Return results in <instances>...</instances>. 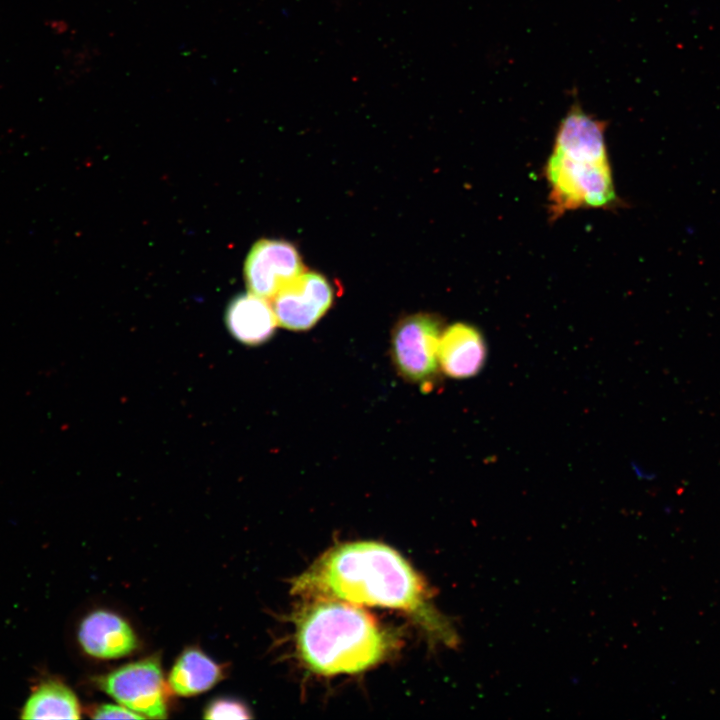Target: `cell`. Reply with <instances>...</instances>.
Here are the masks:
<instances>
[{
  "label": "cell",
  "instance_id": "52a82bcc",
  "mask_svg": "<svg viewBox=\"0 0 720 720\" xmlns=\"http://www.w3.org/2000/svg\"><path fill=\"white\" fill-rule=\"evenodd\" d=\"M327 279L315 272H303L286 284L273 298L278 325L295 331L312 328L333 302Z\"/></svg>",
  "mask_w": 720,
  "mask_h": 720
},
{
  "label": "cell",
  "instance_id": "8fae6325",
  "mask_svg": "<svg viewBox=\"0 0 720 720\" xmlns=\"http://www.w3.org/2000/svg\"><path fill=\"white\" fill-rule=\"evenodd\" d=\"M222 669L197 648H188L173 665L168 685L180 696L202 693L213 687L222 678Z\"/></svg>",
  "mask_w": 720,
  "mask_h": 720
},
{
  "label": "cell",
  "instance_id": "6da1fadb",
  "mask_svg": "<svg viewBox=\"0 0 720 720\" xmlns=\"http://www.w3.org/2000/svg\"><path fill=\"white\" fill-rule=\"evenodd\" d=\"M292 591L315 600L401 610L438 642L450 648L460 643L451 621L431 604L420 576L397 551L381 543L353 542L330 549L295 579Z\"/></svg>",
  "mask_w": 720,
  "mask_h": 720
},
{
  "label": "cell",
  "instance_id": "8992f818",
  "mask_svg": "<svg viewBox=\"0 0 720 720\" xmlns=\"http://www.w3.org/2000/svg\"><path fill=\"white\" fill-rule=\"evenodd\" d=\"M303 270L300 254L293 244L283 240L262 239L248 253L244 278L251 293L272 299Z\"/></svg>",
  "mask_w": 720,
  "mask_h": 720
},
{
  "label": "cell",
  "instance_id": "30bf717a",
  "mask_svg": "<svg viewBox=\"0 0 720 720\" xmlns=\"http://www.w3.org/2000/svg\"><path fill=\"white\" fill-rule=\"evenodd\" d=\"M225 323L242 344L256 346L269 340L278 325L272 305L254 293L240 294L227 306Z\"/></svg>",
  "mask_w": 720,
  "mask_h": 720
},
{
  "label": "cell",
  "instance_id": "ba28073f",
  "mask_svg": "<svg viewBox=\"0 0 720 720\" xmlns=\"http://www.w3.org/2000/svg\"><path fill=\"white\" fill-rule=\"evenodd\" d=\"M78 640L87 654L101 659L121 658L137 647L131 626L122 617L103 610L94 611L82 620Z\"/></svg>",
  "mask_w": 720,
  "mask_h": 720
},
{
  "label": "cell",
  "instance_id": "5bb4252c",
  "mask_svg": "<svg viewBox=\"0 0 720 720\" xmlns=\"http://www.w3.org/2000/svg\"><path fill=\"white\" fill-rule=\"evenodd\" d=\"M92 718L95 719H143L142 715L130 710L123 705L102 704L95 707L91 711Z\"/></svg>",
  "mask_w": 720,
  "mask_h": 720
},
{
  "label": "cell",
  "instance_id": "7c38bea8",
  "mask_svg": "<svg viewBox=\"0 0 720 720\" xmlns=\"http://www.w3.org/2000/svg\"><path fill=\"white\" fill-rule=\"evenodd\" d=\"M81 710L75 693L59 680L36 686L21 710L22 719H79Z\"/></svg>",
  "mask_w": 720,
  "mask_h": 720
},
{
  "label": "cell",
  "instance_id": "9c48e42d",
  "mask_svg": "<svg viewBox=\"0 0 720 720\" xmlns=\"http://www.w3.org/2000/svg\"><path fill=\"white\" fill-rule=\"evenodd\" d=\"M487 357L480 331L467 323H455L441 333L438 362L443 372L456 379L475 376Z\"/></svg>",
  "mask_w": 720,
  "mask_h": 720
},
{
  "label": "cell",
  "instance_id": "7a4b0ae2",
  "mask_svg": "<svg viewBox=\"0 0 720 720\" xmlns=\"http://www.w3.org/2000/svg\"><path fill=\"white\" fill-rule=\"evenodd\" d=\"M606 121L573 103L557 128L552 152L544 166L549 187V215L614 208L616 193L606 144Z\"/></svg>",
  "mask_w": 720,
  "mask_h": 720
},
{
  "label": "cell",
  "instance_id": "277c9868",
  "mask_svg": "<svg viewBox=\"0 0 720 720\" xmlns=\"http://www.w3.org/2000/svg\"><path fill=\"white\" fill-rule=\"evenodd\" d=\"M441 333L440 321L431 314H413L396 324L392 358L402 377L423 386L431 382L438 369Z\"/></svg>",
  "mask_w": 720,
  "mask_h": 720
},
{
  "label": "cell",
  "instance_id": "3957f363",
  "mask_svg": "<svg viewBox=\"0 0 720 720\" xmlns=\"http://www.w3.org/2000/svg\"><path fill=\"white\" fill-rule=\"evenodd\" d=\"M393 642L371 615L339 600L315 601L296 622L298 653L321 675L365 671L384 660Z\"/></svg>",
  "mask_w": 720,
  "mask_h": 720
},
{
  "label": "cell",
  "instance_id": "4fadbf2b",
  "mask_svg": "<svg viewBox=\"0 0 720 720\" xmlns=\"http://www.w3.org/2000/svg\"><path fill=\"white\" fill-rule=\"evenodd\" d=\"M207 719H248L250 711L242 702L232 698H219L209 703L204 711Z\"/></svg>",
  "mask_w": 720,
  "mask_h": 720
},
{
  "label": "cell",
  "instance_id": "5b68a950",
  "mask_svg": "<svg viewBox=\"0 0 720 720\" xmlns=\"http://www.w3.org/2000/svg\"><path fill=\"white\" fill-rule=\"evenodd\" d=\"M119 704L148 718H166L163 673L158 657L121 666L95 679Z\"/></svg>",
  "mask_w": 720,
  "mask_h": 720
}]
</instances>
